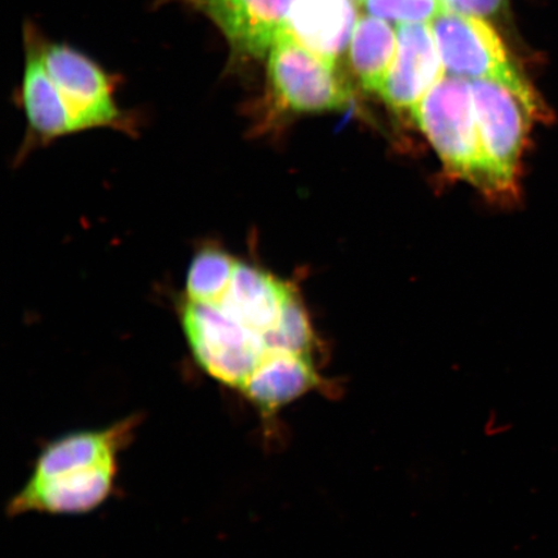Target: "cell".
<instances>
[{
	"mask_svg": "<svg viewBox=\"0 0 558 558\" xmlns=\"http://www.w3.org/2000/svg\"><path fill=\"white\" fill-rule=\"evenodd\" d=\"M410 114L452 177L500 197L481 145L470 81L446 74Z\"/></svg>",
	"mask_w": 558,
	"mask_h": 558,
	"instance_id": "cell-2",
	"label": "cell"
},
{
	"mask_svg": "<svg viewBox=\"0 0 558 558\" xmlns=\"http://www.w3.org/2000/svg\"><path fill=\"white\" fill-rule=\"evenodd\" d=\"M181 324L198 366L243 399L265 365L276 357L262 335L230 317L219 304L187 300Z\"/></svg>",
	"mask_w": 558,
	"mask_h": 558,
	"instance_id": "cell-3",
	"label": "cell"
},
{
	"mask_svg": "<svg viewBox=\"0 0 558 558\" xmlns=\"http://www.w3.org/2000/svg\"><path fill=\"white\" fill-rule=\"evenodd\" d=\"M169 2V0H167ZM191 7L218 26L236 61L267 58L288 32L296 0H173Z\"/></svg>",
	"mask_w": 558,
	"mask_h": 558,
	"instance_id": "cell-8",
	"label": "cell"
},
{
	"mask_svg": "<svg viewBox=\"0 0 558 558\" xmlns=\"http://www.w3.org/2000/svg\"><path fill=\"white\" fill-rule=\"evenodd\" d=\"M234 257L220 248H204L195 255L186 278L187 300L218 303L225 296L236 267Z\"/></svg>",
	"mask_w": 558,
	"mask_h": 558,
	"instance_id": "cell-14",
	"label": "cell"
},
{
	"mask_svg": "<svg viewBox=\"0 0 558 558\" xmlns=\"http://www.w3.org/2000/svg\"><path fill=\"white\" fill-rule=\"evenodd\" d=\"M26 62L23 78V105L27 121L35 134L41 137L54 138L75 132L72 114L48 74L41 60L39 41L35 33L27 32Z\"/></svg>",
	"mask_w": 558,
	"mask_h": 558,
	"instance_id": "cell-12",
	"label": "cell"
},
{
	"mask_svg": "<svg viewBox=\"0 0 558 558\" xmlns=\"http://www.w3.org/2000/svg\"><path fill=\"white\" fill-rule=\"evenodd\" d=\"M291 292L289 284L267 271L239 262L225 296L216 304L247 329L262 335L270 351V333L276 329Z\"/></svg>",
	"mask_w": 558,
	"mask_h": 558,
	"instance_id": "cell-11",
	"label": "cell"
},
{
	"mask_svg": "<svg viewBox=\"0 0 558 558\" xmlns=\"http://www.w3.org/2000/svg\"><path fill=\"white\" fill-rule=\"evenodd\" d=\"M360 2H361V0H357V3H360Z\"/></svg>",
	"mask_w": 558,
	"mask_h": 558,
	"instance_id": "cell-17",
	"label": "cell"
},
{
	"mask_svg": "<svg viewBox=\"0 0 558 558\" xmlns=\"http://www.w3.org/2000/svg\"><path fill=\"white\" fill-rule=\"evenodd\" d=\"M41 60L72 114L75 132L114 125L121 120L113 85L93 60L66 45L41 44Z\"/></svg>",
	"mask_w": 558,
	"mask_h": 558,
	"instance_id": "cell-7",
	"label": "cell"
},
{
	"mask_svg": "<svg viewBox=\"0 0 558 558\" xmlns=\"http://www.w3.org/2000/svg\"><path fill=\"white\" fill-rule=\"evenodd\" d=\"M397 51V31L386 20L360 16L355 25L349 59L355 76L368 93L379 94Z\"/></svg>",
	"mask_w": 558,
	"mask_h": 558,
	"instance_id": "cell-13",
	"label": "cell"
},
{
	"mask_svg": "<svg viewBox=\"0 0 558 558\" xmlns=\"http://www.w3.org/2000/svg\"><path fill=\"white\" fill-rule=\"evenodd\" d=\"M484 155L500 197L514 195L527 132L539 116L513 90L490 81H470Z\"/></svg>",
	"mask_w": 558,
	"mask_h": 558,
	"instance_id": "cell-6",
	"label": "cell"
},
{
	"mask_svg": "<svg viewBox=\"0 0 558 558\" xmlns=\"http://www.w3.org/2000/svg\"><path fill=\"white\" fill-rule=\"evenodd\" d=\"M267 58L271 96L290 113H329L351 105V87L338 66L306 50L289 32L279 37Z\"/></svg>",
	"mask_w": 558,
	"mask_h": 558,
	"instance_id": "cell-5",
	"label": "cell"
},
{
	"mask_svg": "<svg viewBox=\"0 0 558 558\" xmlns=\"http://www.w3.org/2000/svg\"><path fill=\"white\" fill-rule=\"evenodd\" d=\"M397 51L378 96L397 113L415 105L446 75L430 23L400 24Z\"/></svg>",
	"mask_w": 558,
	"mask_h": 558,
	"instance_id": "cell-9",
	"label": "cell"
},
{
	"mask_svg": "<svg viewBox=\"0 0 558 558\" xmlns=\"http://www.w3.org/2000/svg\"><path fill=\"white\" fill-rule=\"evenodd\" d=\"M442 2L448 11L487 19L504 10L507 0H442Z\"/></svg>",
	"mask_w": 558,
	"mask_h": 558,
	"instance_id": "cell-16",
	"label": "cell"
},
{
	"mask_svg": "<svg viewBox=\"0 0 558 558\" xmlns=\"http://www.w3.org/2000/svg\"><path fill=\"white\" fill-rule=\"evenodd\" d=\"M359 19L357 0H296L288 32L306 50L338 66Z\"/></svg>",
	"mask_w": 558,
	"mask_h": 558,
	"instance_id": "cell-10",
	"label": "cell"
},
{
	"mask_svg": "<svg viewBox=\"0 0 558 558\" xmlns=\"http://www.w3.org/2000/svg\"><path fill=\"white\" fill-rule=\"evenodd\" d=\"M360 4L367 15L397 25L432 23L446 10L442 0H361Z\"/></svg>",
	"mask_w": 558,
	"mask_h": 558,
	"instance_id": "cell-15",
	"label": "cell"
},
{
	"mask_svg": "<svg viewBox=\"0 0 558 558\" xmlns=\"http://www.w3.org/2000/svg\"><path fill=\"white\" fill-rule=\"evenodd\" d=\"M430 25L446 74L466 81L500 83L536 114H544L539 95L508 52L504 39L485 19L445 10Z\"/></svg>",
	"mask_w": 558,
	"mask_h": 558,
	"instance_id": "cell-4",
	"label": "cell"
},
{
	"mask_svg": "<svg viewBox=\"0 0 558 558\" xmlns=\"http://www.w3.org/2000/svg\"><path fill=\"white\" fill-rule=\"evenodd\" d=\"M138 421L136 416L99 429L72 432L41 449L29 478L13 495L11 518L29 513L85 514L114 492L120 457Z\"/></svg>",
	"mask_w": 558,
	"mask_h": 558,
	"instance_id": "cell-1",
	"label": "cell"
}]
</instances>
